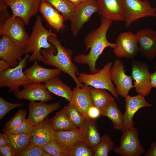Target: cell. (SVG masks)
<instances>
[{
	"instance_id": "cell-25",
	"label": "cell",
	"mask_w": 156,
	"mask_h": 156,
	"mask_svg": "<svg viewBox=\"0 0 156 156\" xmlns=\"http://www.w3.org/2000/svg\"><path fill=\"white\" fill-rule=\"evenodd\" d=\"M101 137L98 130L96 119H86L81 142L93 151L100 143Z\"/></svg>"
},
{
	"instance_id": "cell-15",
	"label": "cell",
	"mask_w": 156,
	"mask_h": 156,
	"mask_svg": "<svg viewBox=\"0 0 156 156\" xmlns=\"http://www.w3.org/2000/svg\"><path fill=\"white\" fill-rule=\"evenodd\" d=\"M135 34L140 52L148 60H153L156 56V31L147 28L138 30Z\"/></svg>"
},
{
	"instance_id": "cell-36",
	"label": "cell",
	"mask_w": 156,
	"mask_h": 156,
	"mask_svg": "<svg viewBox=\"0 0 156 156\" xmlns=\"http://www.w3.org/2000/svg\"><path fill=\"white\" fill-rule=\"evenodd\" d=\"M18 156H52L42 147L31 144Z\"/></svg>"
},
{
	"instance_id": "cell-47",
	"label": "cell",
	"mask_w": 156,
	"mask_h": 156,
	"mask_svg": "<svg viewBox=\"0 0 156 156\" xmlns=\"http://www.w3.org/2000/svg\"><path fill=\"white\" fill-rule=\"evenodd\" d=\"M69 2L73 4L75 6H76L79 5L84 0H68Z\"/></svg>"
},
{
	"instance_id": "cell-5",
	"label": "cell",
	"mask_w": 156,
	"mask_h": 156,
	"mask_svg": "<svg viewBox=\"0 0 156 156\" xmlns=\"http://www.w3.org/2000/svg\"><path fill=\"white\" fill-rule=\"evenodd\" d=\"M112 62L105 64L95 73L88 74L81 72L78 74L77 79L81 83L96 88L103 89L109 90L117 99H118L116 88L114 86L111 77V69Z\"/></svg>"
},
{
	"instance_id": "cell-31",
	"label": "cell",
	"mask_w": 156,
	"mask_h": 156,
	"mask_svg": "<svg viewBox=\"0 0 156 156\" xmlns=\"http://www.w3.org/2000/svg\"><path fill=\"white\" fill-rule=\"evenodd\" d=\"M49 3L63 16L70 21L76 6L68 0H43Z\"/></svg>"
},
{
	"instance_id": "cell-42",
	"label": "cell",
	"mask_w": 156,
	"mask_h": 156,
	"mask_svg": "<svg viewBox=\"0 0 156 156\" xmlns=\"http://www.w3.org/2000/svg\"><path fill=\"white\" fill-rule=\"evenodd\" d=\"M0 156H15V154L8 145L0 147Z\"/></svg>"
},
{
	"instance_id": "cell-39",
	"label": "cell",
	"mask_w": 156,
	"mask_h": 156,
	"mask_svg": "<svg viewBox=\"0 0 156 156\" xmlns=\"http://www.w3.org/2000/svg\"><path fill=\"white\" fill-rule=\"evenodd\" d=\"M35 126L33 125L26 118L19 125L12 129L7 132L13 134H19L25 133L32 132L34 130Z\"/></svg>"
},
{
	"instance_id": "cell-40",
	"label": "cell",
	"mask_w": 156,
	"mask_h": 156,
	"mask_svg": "<svg viewBox=\"0 0 156 156\" xmlns=\"http://www.w3.org/2000/svg\"><path fill=\"white\" fill-rule=\"evenodd\" d=\"M8 6L2 0H0V28L10 16L7 11Z\"/></svg>"
},
{
	"instance_id": "cell-44",
	"label": "cell",
	"mask_w": 156,
	"mask_h": 156,
	"mask_svg": "<svg viewBox=\"0 0 156 156\" xmlns=\"http://www.w3.org/2000/svg\"><path fill=\"white\" fill-rule=\"evenodd\" d=\"M9 144L8 138L4 133H0V147Z\"/></svg>"
},
{
	"instance_id": "cell-24",
	"label": "cell",
	"mask_w": 156,
	"mask_h": 156,
	"mask_svg": "<svg viewBox=\"0 0 156 156\" xmlns=\"http://www.w3.org/2000/svg\"><path fill=\"white\" fill-rule=\"evenodd\" d=\"M39 11L49 25L58 31L65 27L63 16L48 2L41 0Z\"/></svg>"
},
{
	"instance_id": "cell-18",
	"label": "cell",
	"mask_w": 156,
	"mask_h": 156,
	"mask_svg": "<svg viewBox=\"0 0 156 156\" xmlns=\"http://www.w3.org/2000/svg\"><path fill=\"white\" fill-rule=\"evenodd\" d=\"M25 54V48L14 44L6 36L0 39V58L5 61L10 67H14L19 63L18 59Z\"/></svg>"
},
{
	"instance_id": "cell-41",
	"label": "cell",
	"mask_w": 156,
	"mask_h": 156,
	"mask_svg": "<svg viewBox=\"0 0 156 156\" xmlns=\"http://www.w3.org/2000/svg\"><path fill=\"white\" fill-rule=\"evenodd\" d=\"M101 115L100 110L93 105L90 107L88 110L87 115L88 118L96 119Z\"/></svg>"
},
{
	"instance_id": "cell-23",
	"label": "cell",
	"mask_w": 156,
	"mask_h": 156,
	"mask_svg": "<svg viewBox=\"0 0 156 156\" xmlns=\"http://www.w3.org/2000/svg\"><path fill=\"white\" fill-rule=\"evenodd\" d=\"M83 127L68 130L54 131V139L69 151L81 142Z\"/></svg>"
},
{
	"instance_id": "cell-11",
	"label": "cell",
	"mask_w": 156,
	"mask_h": 156,
	"mask_svg": "<svg viewBox=\"0 0 156 156\" xmlns=\"http://www.w3.org/2000/svg\"><path fill=\"white\" fill-rule=\"evenodd\" d=\"M115 43L116 47L113 51L118 57L133 59L140 52L136 35L131 31L120 34Z\"/></svg>"
},
{
	"instance_id": "cell-22",
	"label": "cell",
	"mask_w": 156,
	"mask_h": 156,
	"mask_svg": "<svg viewBox=\"0 0 156 156\" xmlns=\"http://www.w3.org/2000/svg\"><path fill=\"white\" fill-rule=\"evenodd\" d=\"M54 131L50 123L49 119L47 117L43 121L35 126L32 132L31 144L42 147L48 142L54 140Z\"/></svg>"
},
{
	"instance_id": "cell-27",
	"label": "cell",
	"mask_w": 156,
	"mask_h": 156,
	"mask_svg": "<svg viewBox=\"0 0 156 156\" xmlns=\"http://www.w3.org/2000/svg\"><path fill=\"white\" fill-rule=\"evenodd\" d=\"M4 133L8 140L9 144L17 156L31 144L32 132L19 134Z\"/></svg>"
},
{
	"instance_id": "cell-19",
	"label": "cell",
	"mask_w": 156,
	"mask_h": 156,
	"mask_svg": "<svg viewBox=\"0 0 156 156\" xmlns=\"http://www.w3.org/2000/svg\"><path fill=\"white\" fill-rule=\"evenodd\" d=\"M144 96L138 95L134 96L129 95L125 98L126 107L124 115V129L122 132L134 127L133 120L135 113L142 108L151 107L152 105L146 101Z\"/></svg>"
},
{
	"instance_id": "cell-6",
	"label": "cell",
	"mask_w": 156,
	"mask_h": 156,
	"mask_svg": "<svg viewBox=\"0 0 156 156\" xmlns=\"http://www.w3.org/2000/svg\"><path fill=\"white\" fill-rule=\"evenodd\" d=\"M25 25L21 18L11 15L0 28V35L6 36L15 45L25 48L29 37Z\"/></svg>"
},
{
	"instance_id": "cell-46",
	"label": "cell",
	"mask_w": 156,
	"mask_h": 156,
	"mask_svg": "<svg viewBox=\"0 0 156 156\" xmlns=\"http://www.w3.org/2000/svg\"><path fill=\"white\" fill-rule=\"evenodd\" d=\"M155 71L152 73H150V79L151 85L153 88H156V66Z\"/></svg>"
},
{
	"instance_id": "cell-34",
	"label": "cell",
	"mask_w": 156,
	"mask_h": 156,
	"mask_svg": "<svg viewBox=\"0 0 156 156\" xmlns=\"http://www.w3.org/2000/svg\"><path fill=\"white\" fill-rule=\"evenodd\" d=\"M42 147L52 156H70L69 151L54 140L48 142Z\"/></svg>"
},
{
	"instance_id": "cell-20",
	"label": "cell",
	"mask_w": 156,
	"mask_h": 156,
	"mask_svg": "<svg viewBox=\"0 0 156 156\" xmlns=\"http://www.w3.org/2000/svg\"><path fill=\"white\" fill-rule=\"evenodd\" d=\"M69 103L75 107L86 119L88 118V110L93 105L89 86L82 83L80 87L76 86L73 90L72 97Z\"/></svg>"
},
{
	"instance_id": "cell-17",
	"label": "cell",
	"mask_w": 156,
	"mask_h": 156,
	"mask_svg": "<svg viewBox=\"0 0 156 156\" xmlns=\"http://www.w3.org/2000/svg\"><path fill=\"white\" fill-rule=\"evenodd\" d=\"M60 102L49 104L45 102H30L29 104L28 120L35 126L43 121L47 116L60 107Z\"/></svg>"
},
{
	"instance_id": "cell-43",
	"label": "cell",
	"mask_w": 156,
	"mask_h": 156,
	"mask_svg": "<svg viewBox=\"0 0 156 156\" xmlns=\"http://www.w3.org/2000/svg\"><path fill=\"white\" fill-rule=\"evenodd\" d=\"M145 156H156V140L152 143L149 149L146 153Z\"/></svg>"
},
{
	"instance_id": "cell-7",
	"label": "cell",
	"mask_w": 156,
	"mask_h": 156,
	"mask_svg": "<svg viewBox=\"0 0 156 156\" xmlns=\"http://www.w3.org/2000/svg\"><path fill=\"white\" fill-rule=\"evenodd\" d=\"M124 11L127 27L140 18L156 17V8L152 7L146 0H124Z\"/></svg>"
},
{
	"instance_id": "cell-35",
	"label": "cell",
	"mask_w": 156,
	"mask_h": 156,
	"mask_svg": "<svg viewBox=\"0 0 156 156\" xmlns=\"http://www.w3.org/2000/svg\"><path fill=\"white\" fill-rule=\"evenodd\" d=\"M26 111L20 109L5 124L3 132L8 131L21 125L26 119Z\"/></svg>"
},
{
	"instance_id": "cell-29",
	"label": "cell",
	"mask_w": 156,
	"mask_h": 156,
	"mask_svg": "<svg viewBox=\"0 0 156 156\" xmlns=\"http://www.w3.org/2000/svg\"><path fill=\"white\" fill-rule=\"evenodd\" d=\"M50 123L54 131L71 130L75 127L70 120L67 114L65 106L51 119Z\"/></svg>"
},
{
	"instance_id": "cell-38",
	"label": "cell",
	"mask_w": 156,
	"mask_h": 156,
	"mask_svg": "<svg viewBox=\"0 0 156 156\" xmlns=\"http://www.w3.org/2000/svg\"><path fill=\"white\" fill-rule=\"evenodd\" d=\"M22 103H12L0 97V120L3 118L11 110L18 107L23 106Z\"/></svg>"
},
{
	"instance_id": "cell-12",
	"label": "cell",
	"mask_w": 156,
	"mask_h": 156,
	"mask_svg": "<svg viewBox=\"0 0 156 156\" xmlns=\"http://www.w3.org/2000/svg\"><path fill=\"white\" fill-rule=\"evenodd\" d=\"M125 67L121 60H117L114 61L110 71L111 79L116 86L118 95L124 98L128 96L130 90L134 88L132 77L126 74Z\"/></svg>"
},
{
	"instance_id": "cell-33",
	"label": "cell",
	"mask_w": 156,
	"mask_h": 156,
	"mask_svg": "<svg viewBox=\"0 0 156 156\" xmlns=\"http://www.w3.org/2000/svg\"><path fill=\"white\" fill-rule=\"evenodd\" d=\"M68 117L74 126L77 128L83 127L86 118L73 105L69 103L65 106Z\"/></svg>"
},
{
	"instance_id": "cell-37",
	"label": "cell",
	"mask_w": 156,
	"mask_h": 156,
	"mask_svg": "<svg viewBox=\"0 0 156 156\" xmlns=\"http://www.w3.org/2000/svg\"><path fill=\"white\" fill-rule=\"evenodd\" d=\"M70 156H94V151L81 142L69 151Z\"/></svg>"
},
{
	"instance_id": "cell-30",
	"label": "cell",
	"mask_w": 156,
	"mask_h": 156,
	"mask_svg": "<svg viewBox=\"0 0 156 156\" xmlns=\"http://www.w3.org/2000/svg\"><path fill=\"white\" fill-rule=\"evenodd\" d=\"M89 86V89L93 105L100 111L114 99L105 89L96 88Z\"/></svg>"
},
{
	"instance_id": "cell-14",
	"label": "cell",
	"mask_w": 156,
	"mask_h": 156,
	"mask_svg": "<svg viewBox=\"0 0 156 156\" xmlns=\"http://www.w3.org/2000/svg\"><path fill=\"white\" fill-rule=\"evenodd\" d=\"M98 13L101 17L112 21H124V0H96Z\"/></svg>"
},
{
	"instance_id": "cell-10",
	"label": "cell",
	"mask_w": 156,
	"mask_h": 156,
	"mask_svg": "<svg viewBox=\"0 0 156 156\" xmlns=\"http://www.w3.org/2000/svg\"><path fill=\"white\" fill-rule=\"evenodd\" d=\"M131 66V76L135 81L134 85L135 91L144 96L148 95L153 87L148 64L144 62L133 60Z\"/></svg>"
},
{
	"instance_id": "cell-16",
	"label": "cell",
	"mask_w": 156,
	"mask_h": 156,
	"mask_svg": "<svg viewBox=\"0 0 156 156\" xmlns=\"http://www.w3.org/2000/svg\"><path fill=\"white\" fill-rule=\"evenodd\" d=\"M24 89L14 94L18 100L26 99L30 102L48 101L53 98L44 84L32 83L23 86Z\"/></svg>"
},
{
	"instance_id": "cell-4",
	"label": "cell",
	"mask_w": 156,
	"mask_h": 156,
	"mask_svg": "<svg viewBox=\"0 0 156 156\" xmlns=\"http://www.w3.org/2000/svg\"><path fill=\"white\" fill-rule=\"evenodd\" d=\"M30 56L28 54H26L24 57L20 60L17 66L8 68L0 73V88L7 87L9 88V92L14 94L19 91L20 86H24L32 83L23 71Z\"/></svg>"
},
{
	"instance_id": "cell-9",
	"label": "cell",
	"mask_w": 156,
	"mask_h": 156,
	"mask_svg": "<svg viewBox=\"0 0 156 156\" xmlns=\"http://www.w3.org/2000/svg\"><path fill=\"white\" fill-rule=\"evenodd\" d=\"M96 0H84L76 6L70 21V29L74 36H76L92 15L98 12Z\"/></svg>"
},
{
	"instance_id": "cell-1",
	"label": "cell",
	"mask_w": 156,
	"mask_h": 156,
	"mask_svg": "<svg viewBox=\"0 0 156 156\" xmlns=\"http://www.w3.org/2000/svg\"><path fill=\"white\" fill-rule=\"evenodd\" d=\"M101 21L99 27L90 32L84 38L86 50L90 49L89 53L78 54L74 58L77 63L87 64L91 74L95 73L99 69L96 67V62L104 49L107 47L114 49L116 47V43L109 42L106 37L112 21L101 17Z\"/></svg>"
},
{
	"instance_id": "cell-28",
	"label": "cell",
	"mask_w": 156,
	"mask_h": 156,
	"mask_svg": "<svg viewBox=\"0 0 156 156\" xmlns=\"http://www.w3.org/2000/svg\"><path fill=\"white\" fill-rule=\"evenodd\" d=\"M101 115L108 117L112 121L114 128L122 132L124 129V115L118 107L116 102L114 100L101 111Z\"/></svg>"
},
{
	"instance_id": "cell-32",
	"label": "cell",
	"mask_w": 156,
	"mask_h": 156,
	"mask_svg": "<svg viewBox=\"0 0 156 156\" xmlns=\"http://www.w3.org/2000/svg\"><path fill=\"white\" fill-rule=\"evenodd\" d=\"M114 143L107 134L101 137L100 142L93 150L94 156H107L114 148Z\"/></svg>"
},
{
	"instance_id": "cell-26",
	"label": "cell",
	"mask_w": 156,
	"mask_h": 156,
	"mask_svg": "<svg viewBox=\"0 0 156 156\" xmlns=\"http://www.w3.org/2000/svg\"><path fill=\"white\" fill-rule=\"evenodd\" d=\"M44 83L46 88L50 92L64 98L69 102L70 101L73 90L64 83L58 76L51 78Z\"/></svg>"
},
{
	"instance_id": "cell-21",
	"label": "cell",
	"mask_w": 156,
	"mask_h": 156,
	"mask_svg": "<svg viewBox=\"0 0 156 156\" xmlns=\"http://www.w3.org/2000/svg\"><path fill=\"white\" fill-rule=\"evenodd\" d=\"M61 71L59 69H49L44 68L36 61L31 67L23 71L24 73L32 83H45L51 78L58 76Z\"/></svg>"
},
{
	"instance_id": "cell-13",
	"label": "cell",
	"mask_w": 156,
	"mask_h": 156,
	"mask_svg": "<svg viewBox=\"0 0 156 156\" xmlns=\"http://www.w3.org/2000/svg\"><path fill=\"white\" fill-rule=\"evenodd\" d=\"M11 8L13 17H18L28 25L31 18L39 10L41 0H2Z\"/></svg>"
},
{
	"instance_id": "cell-8",
	"label": "cell",
	"mask_w": 156,
	"mask_h": 156,
	"mask_svg": "<svg viewBox=\"0 0 156 156\" xmlns=\"http://www.w3.org/2000/svg\"><path fill=\"white\" fill-rule=\"evenodd\" d=\"M122 133L119 146L114 148L116 153L122 156H140L145 152L135 127H134Z\"/></svg>"
},
{
	"instance_id": "cell-45",
	"label": "cell",
	"mask_w": 156,
	"mask_h": 156,
	"mask_svg": "<svg viewBox=\"0 0 156 156\" xmlns=\"http://www.w3.org/2000/svg\"><path fill=\"white\" fill-rule=\"evenodd\" d=\"M10 66L5 60L1 59L0 60V73L6 70Z\"/></svg>"
},
{
	"instance_id": "cell-3",
	"label": "cell",
	"mask_w": 156,
	"mask_h": 156,
	"mask_svg": "<svg viewBox=\"0 0 156 156\" xmlns=\"http://www.w3.org/2000/svg\"><path fill=\"white\" fill-rule=\"evenodd\" d=\"M42 20L40 16H36L32 32L25 48V54L32 52L31 55L28 58L29 62L37 60L49 65L48 61L41 55L40 51L42 49H49L55 47L48 42V38L51 36H57L55 34L50 31L44 27Z\"/></svg>"
},
{
	"instance_id": "cell-2",
	"label": "cell",
	"mask_w": 156,
	"mask_h": 156,
	"mask_svg": "<svg viewBox=\"0 0 156 156\" xmlns=\"http://www.w3.org/2000/svg\"><path fill=\"white\" fill-rule=\"evenodd\" d=\"M48 41L55 47L49 49H42L40 53L49 63V65L56 67L64 73L69 75L74 81L76 86L82 85L76 75L79 72L77 66L72 60V51L62 46L57 36H49Z\"/></svg>"
}]
</instances>
